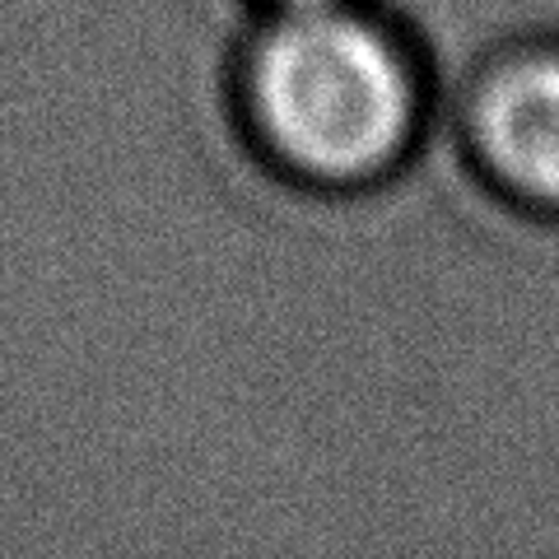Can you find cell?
Masks as SVG:
<instances>
[{"label": "cell", "mask_w": 559, "mask_h": 559, "mask_svg": "<svg viewBox=\"0 0 559 559\" xmlns=\"http://www.w3.org/2000/svg\"><path fill=\"white\" fill-rule=\"evenodd\" d=\"M452 131L503 201L559 219V38L485 61L457 98Z\"/></svg>", "instance_id": "6da1fadb"}, {"label": "cell", "mask_w": 559, "mask_h": 559, "mask_svg": "<svg viewBox=\"0 0 559 559\" xmlns=\"http://www.w3.org/2000/svg\"><path fill=\"white\" fill-rule=\"evenodd\" d=\"M257 14H280V10H318V5H341V0H248Z\"/></svg>", "instance_id": "7a4b0ae2"}, {"label": "cell", "mask_w": 559, "mask_h": 559, "mask_svg": "<svg viewBox=\"0 0 559 559\" xmlns=\"http://www.w3.org/2000/svg\"><path fill=\"white\" fill-rule=\"evenodd\" d=\"M443 299H448V294H443ZM452 322H457V318H452ZM457 341H462V336H457ZM462 355H466V349H462ZM466 378H471V364H466ZM471 392H476V388H471ZM471 411H476V396H471ZM476 448H480V419H476ZM480 471H485V466H476V518H471V536H466V546H462L457 555H466L471 540H476V522H480Z\"/></svg>", "instance_id": "3957f363"}]
</instances>
